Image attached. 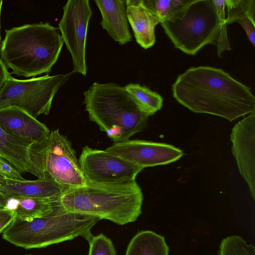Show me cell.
<instances>
[{
	"instance_id": "28",
	"label": "cell",
	"mask_w": 255,
	"mask_h": 255,
	"mask_svg": "<svg viewBox=\"0 0 255 255\" xmlns=\"http://www.w3.org/2000/svg\"><path fill=\"white\" fill-rule=\"evenodd\" d=\"M8 198L1 192L0 189V208H6Z\"/></svg>"
},
{
	"instance_id": "19",
	"label": "cell",
	"mask_w": 255,
	"mask_h": 255,
	"mask_svg": "<svg viewBox=\"0 0 255 255\" xmlns=\"http://www.w3.org/2000/svg\"><path fill=\"white\" fill-rule=\"evenodd\" d=\"M61 197L18 199L16 207L13 211L15 219L30 222L46 216L60 206Z\"/></svg>"
},
{
	"instance_id": "24",
	"label": "cell",
	"mask_w": 255,
	"mask_h": 255,
	"mask_svg": "<svg viewBox=\"0 0 255 255\" xmlns=\"http://www.w3.org/2000/svg\"><path fill=\"white\" fill-rule=\"evenodd\" d=\"M88 243L87 255H117L112 241L102 233L94 236Z\"/></svg>"
},
{
	"instance_id": "3",
	"label": "cell",
	"mask_w": 255,
	"mask_h": 255,
	"mask_svg": "<svg viewBox=\"0 0 255 255\" xmlns=\"http://www.w3.org/2000/svg\"><path fill=\"white\" fill-rule=\"evenodd\" d=\"M0 58L10 73L26 78L48 74L60 56L64 41L49 22L25 24L5 29Z\"/></svg>"
},
{
	"instance_id": "6",
	"label": "cell",
	"mask_w": 255,
	"mask_h": 255,
	"mask_svg": "<svg viewBox=\"0 0 255 255\" xmlns=\"http://www.w3.org/2000/svg\"><path fill=\"white\" fill-rule=\"evenodd\" d=\"M96 217L69 212L60 205L48 215L31 221L14 219L2 233L9 243L25 249L45 248L80 237L89 242Z\"/></svg>"
},
{
	"instance_id": "17",
	"label": "cell",
	"mask_w": 255,
	"mask_h": 255,
	"mask_svg": "<svg viewBox=\"0 0 255 255\" xmlns=\"http://www.w3.org/2000/svg\"><path fill=\"white\" fill-rule=\"evenodd\" d=\"M33 144L9 134L0 127V156L21 174L31 172L29 149Z\"/></svg>"
},
{
	"instance_id": "15",
	"label": "cell",
	"mask_w": 255,
	"mask_h": 255,
	"mask_svg": "<svg viewBox=\"0 0 255 255\" xmlns=\"http://www.w3.org/2000/svg\"><path fill=\"white\" fill-rule=\"evenodd\" d=\"M128 20L136 42L143 48L151 47L155 42V28L160 20L143 0H126Z\"/></svg>"
},
{
	"instance_id": "4",
	"label": "cell",
	"mask_w": 255,
	"mask_h": 255,
	"mask_svg": "<svg viewBox=\"0 0 255 255\" xmlns=\"http://www.w3.org/2000/svg\"><path fill=\"white\" fill-rule=\"evenodd\" d=\"M143 195L135 180L112 184L87 183L71 188L61 196L66 211L96 217L124 225L136 220L141 213Z\"/></svg>"
},
{
	"instance_id": "23",
	"label": "cell",
	"mask_w": 255,
	"mask_h": 255,
	"mask_svg": "<svg viewBox=\"0 0 255 255\" xmlns=\"http://www.w3.org/2000/svg\"><path fill=\"white\" fill-rule=\"evenodd\" d=\"M144 4L158 17L160 23L178 10L186 0H143Z\"/></svg>"
},
{
	"instance_id": "31",
	"label": "cell",
	"mask_w": 255,
	"mask_h": 255,
	"mask_svg": "<svg viewBox=\"0 0 255 255\" xmlns=\"http://www.w3.org/2000/svg\"><path fill=\"white\" fill-rule=\"evenodd\" d=\"M32 255V254H27V255Z\"/></svg>"
},
{
	"instance_id": "22",
	"label": "cell",
	"mask_w": 255,
	"mask_h": 255,
	"mask_svg": "<svg viewBox=\"0 0 255 255\" xmlns=\"http://www.w3.org/2000/svg\"><path fill=\"white\" fill-rule=\"evenodd\" d=\"M217 255H255V248L242 237L233 235L221 241Z\"/></svg>"
},
{
	"instance_id": "8",
	"label": "cell",
	"mask_w": 255,
	"mask_h": 255,
	"mask_svg": "<svg viewBox=\"0 0 255 255\" xmlns=\"http://www.w3.org/2000/svg\"><path fill=\"white\" fill-rule=\"evenodd\" d=\"M74 72L28 79H17L11 74L0 91V109L15 107L36 118L49 113L53 98Z\"/></svg>"
},
{
	"instance_id": "11",
	"label": "cell",
	"mask_w": 255,
	"mask_h": 255,
	"mask_svg": "<svg viewBox=\"0 0 255 255\" xmlns=\"http://www.w3.org/2000/svg\"><path fill=\"white\" fill-rule=\"evenodd\" d=\"M105 150L143 169L175 162L183 154L172 145L138 139L114 143Z\"/></svg>"
},
{
	"instance_id": "21",
	"label": "cell",
	"mask_w": 255,
	"mask_h": 255,
	"mask_svg": "<svg viewBox=\"0 0 255 255\" xmlns=\"http://www.w3.org/2000/svg\"><path fill=\"white\" fill-rule=\"evenodd\" d=\"M125 88L149 116L154 114L162 108V97L147 87L138 84L129 83Z\"/></svg>"
},
{
	"instance_id": "25",
	"label": "cell",
	"mask_w": 255,
	"mask_h": 255,
	"mask_svg": "<svg viewBox=\"0 0 255 255\" xmlns=\"http://www.w3.org/2000/svg\"><path fill=\"white\" fill-rule=\"evenodd\" d=\"M0 173L6 178L20 180H24L21 176V174L0 156Z\"/></svg>"
},
{
	"instance_id": "30",
	"label": "cell",
	"mask_w": 255,
	"mask_h": 255,
	"mask_svg": "<svg viewBox=\"0 0 255 255\" xmlns=\"http://www.w3.org/2000/svg\"><path fill=\"white\" fill-rule=\"evenodd\" d=\"M5 178L2 174L0 173V185L4 181Z\"/></svg>"
},
{
	"instance_id": "12",
	"label": "cell",
	"mask_w": 255,
	"mask_h": 255,
	"mask_svg": "<svg viewBox=\"0 0 255 255\" xmlns=\"http://www.w3.org/2000/svg\"><path fill=\"white\" fill-rule=\"evenodd\" d=\"M232 152L240 174L255 199V111L238 122L231 134Z\"/></svg>"
},
{
	"instance_id": "1",
	"label": "cell",
	"mask_w": 255,
	"mask_h": 255,
	"mask_svg": "<svg viewBox=\"0 0 255 255\" xmlns=\"http://www.w3.org/2000/svg\"><path fill=\"white\" fill-rule=\"evenodd\" d=\"M172 90L176 100L194 113L232 122L255 111V97L251 88L220 68L191 67L178 76Z\"/></svg>"
},
{
	"instance_id": "26",
	"label": "cell",
	"mask_w": 255,
	"mask_h": 255,
	"mask_svg": "<svg viewBox=\"0 0 255 255\" xmlns=\"http://www.w3.org/2000/svg\"><path fill=\"white\" fill-rule=\"evenodd\" d=\"M15 219L13 211L7 208H0V234L3 233Z\"/></svg>"
},
{
	"instance_id": "10",
	"label": "cell",
	"mask_w": 255,
	"mask_h": 255,
	"mask_svg": "<svg viewBox=\"0 0 255 255\" xmlns=\"http://www.w3.org/2000/svg\"><path fill=\"white\" fill-rule=\"evenodd\" d=\"M58 29L70 53L73 72L86 76V39L92 11L88 0H69L63 7Z\"/></svg>"
},
{
	"instance_id": "29",
	"label": "cell",
	"mask_w": 255,
	"mask_h": 255,
	"mask_svg": "<svg viewBox=\"0 0 255 255\" xmlns=\"http://www.w3.org/2000/svg\"><path fill=\"white\" fill-rule=\"evenodd\" d=\"M3 1L2 0H0V40H1V35H0V14H1V6L2 5Z\"/></svg>"
},
{
	"instance_id": "16",
	"label": "cell",
	"mask_w": 255,
	"mask_h": 255,
	"mask_svg": "<svg viewBox=\"0 0 255 255\" xmlns=\"http://www.w3.org/2000/svg\"><path fill=\"white\" fill-rule=\"evenodd\" d=\"M102 15L101 25L120 44L131 40L127 14L126 0H94Z\"/></svg>"
},
{
	"instance_id": "18",
	"label": "cell",
	"mask_w": 255,
	"mask_h": 255,
	"mask_svg": "<svg viewBox=\"0 0 255 255\" xmlns=\"http://www.w3.org/2000/svg\"><path fill=\"white\" fill-rule=\"evenodd\" d=\"M227 14L226 23H239L245 29L252 44L255 45V0H225Z\"/></svg>"
},
{
	"instance_id": "9",
	"label": "cell",
	"mask_w": 255,
	"mask_h": 255,
	"mask_svg": "<svg viewBox=\"0 0 255 255\" xmlns=\"http://www.w3.org/2000/svg\"><path fill=\"white\" fill-rule=\"evenodd\" d=\"M79 162L87 183L121 184L135 180L143 169L106 150L84 147Z\"/></svg>"
},
{
	"instance_id": "20",
	"label": "cell",
	"mask_w": 255,
	"mask_h": 255,
	"mask_svg": "<svg viewBox=\"0 0 255 255\" xmlns=\"http://www.w3.org/2000/svg\"><path fill=\"white\" fill-rule=\"evenodd\" d=\"M164 237L151 231L138 232L131 240L125 255H168Z\"/></svg>"
},
{
	"instance_id": "14",
	"label": "cell",
	"mask_w": 255,
	"mask_h": 255,
	"mask_svg": "<svg viewBox=\"0 0 255 255\" xmlns=\"http://www.w3.org/2000/svg\"><path fill=\"white\" fill-rule=\"evenodd\" d=\"M70 188L48 176L39 178L35 180L5 178L0 185V190L8 199H17L25 197H61Z\"/></svg>"
},
{
	"instance_id": "7",
	"label": "cell",
	"mask_w": 255,
	"mask_h": 255,
	"mask_svg": "<svg viewBox=\"0 0 255 255\" xmlns=\"http://www.w3.org/2000/svg\"><path fill=\"white\" fill-rule=\"evenodd\" d=\"M29 156L30 173L38 178L48 176L71 188L86 183L71 142L58 129L33 143Z\"/></svg>"
},
{
	"instance_id": "27",
	"label": "cell",
	"mask_w": 255,
	"mask_h": 255,
	"mask_svg": "<svg viewBox=\"0 0 255 255\" xmlns=\"http://www.w3.org/2000/svg\"><path fill=\"white\" fill-rule=\"evenodd\" d=\"M10 73L0 58V91L6 81Z\"/></svg>"
},
{
	"instance_id": "5",
	"label": "cell",
	"mask_w": 255,
	"mask_h": 255,
	"mask_svg": "<svg viewBox=\"0 0 255 255\" xmlns=\"http://www.w3.org/2000/svg\"><path fill=\"white\" fill-rule=\"evenodd\" d=\"M84 96L89 119L114 143L129 140L146 126L149 116L125 87L95 82Z\"/></svg>"
},
{
	"instance_id": "2",
	"label": "cell",
	"mask_w": 255,
	"mask_h": 255,
	"mask_svg": "<svg viewBox=\"0 0 255 255\" xmlns=\"http://www.w3.org/2000/svg\"><path fill=\"white\" fill-rule=\"evenodd\" d=\"M225 0H186L161 24L175 47L189 55L213 44L217 54L231 49L227 33Z\"/></svg>"
},
{
	"instance_id": "13",
	"label": "cell",
	"mask_w": 255,
	"mask_h": 255,
	"mask_svg": "<svg viewBox=\"0 0 255 255\" xmlns=\"http://www.w3.org/2000/svg\"><path fill=\"white\" fill-rule=\"evenodd\" d=\"M0 127L9 134L31 143L41 141L50 132L45 124L15 107L0 109Z\"/></svg>"
}]
</instances>
